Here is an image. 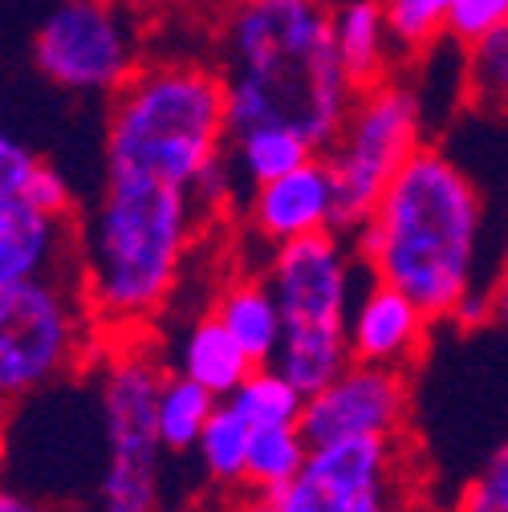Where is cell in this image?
Masks as SVG:
<instances>
[{
  "instance_id": "obj_1",
  "label": "cell",
  "mask_w": 508,
  "mask_h": 512,
  "mask_svg": "<svg viewBox=\"0 0 508 512\" xmlns=\"http://www.w3.org/2000/svg\"><path fill=\"white\" fill-rule=\"evenodd\" d=\"M484 200L468 171L439 147H419L350 232L366 273L415 297L431 322H456L480 293L476 261Z\"/></svg>"
},
{
  "instance_id": "obj_2",
  "label": "cell",
  "mask_w": 508,
  "mask_h": 512,
  "mask_svg": "<svg viewBox=\"0 0 508 512\" xmlns=\"http://www.w3.org/2000/svg\"><path fill=\"white\" fill-rule=\"evenodd\" d=\"M220 41L228 131L289 122L326 151L354 102L334 45V0H240L224 13Z\"/></svg>"
},
{
  "instance_id": "obj_3",
  "label": "cell",
  "mask_w": 508,
  "mask_h": 512,
  "mask_svg": "<svg viewBox=\"0 0 508 512\" xmlns=\"http://www.w3.org/2000/svg\"><path fill=\"white\" fill-rule=\"evenodd\" d=\"M200 220L192 191L106 171L94 212L78 224V285L102 330L139 334L155 322L179 285Z\"/></svg>"
},
{
  "instance_id": "obj_4",
  "label": "cell",
  "mask_w": 508,
  "mask_h": 512,
  "mask_svg": "<svg viewBox=\"0 0 508 512\" xmlns=\"http://www.w3.org/2000/svg\"><path fill=\"white\" fill-rule=\"evenodd\" d=\"M224 70L192 57L139 61L106 106V171L192 191L228 155Z\"/></svg>"
},
{
  "instance_id": "obj_5",
  "label": "cell",
  "mask_w": 508,
  "mask_h": 512,
  "mask_svg": "<svg viewBox=\"0 0 508 512\" xmlns=\"http://www.w3.org/2000/svg\"><path fill=\"white\" fill-rule=\"evenodd\" d=\"M167 362L122 334V342L102 362L98 411L106 460L94 492V512H163V460L167 447L159 435V391Z\"/></svg>"
},
{
  "instance_id": "obj_6",
  "label": "cell",
  "mask_w": 508,
  "mask_h": 512,
  "mask_svg": "<svg viewBox=\"0 0 508 512\" xmlns=\"http://www.w3.org/2000/svg\"><path fill=\"white\" fill-rule=\"evenodd\" d=\"M102 326L78 277L0 289V403L17 407L86 366Z\"/></svg>"
},
{
  "instance_id": "obj_7",
  "label": "cell",
  "mask_w": 508,
  "mask_h": 512,
  "mask_svg": "<svg viewBox=\"0 0 508 512\" xmlns=\"http://www.w3.org/2000/svg\"><path fill=\"white\" fill-rule=\"evenodd\" d=\"M423 147V102L399 74L354 90V102L326 143V163L338 187V232H354L399 167Z\"/></svg>"
},
{
  "instance_id": "obj_8",
  "label": "cell",
  "mask_w": 508,
  "mask_h": 512,
  "mask_svg": "<svg viewBox=\"0 0 508 512\" xmlns=\"http://www.w3.org/2000/svg\"><path fill=\"white\" fill-rule=\"evenodd\" d=\"M33 66L66 94H114L139 70V33L122 0H57L33 29Z\"/></svg>"
},
{
  "instance_id": "obj_9",
  "label": "cell",
  "mask_w": 508,
  "mask_h": 512,
  "mask_svg": "<svg viewBox=\"0 0 508 512\" xmlns=\"http://www.w3.org/2000/svg\"><path fill=\"white\" fill-rule=\"evenodd\" d=\"M399 439H334L309 447L277 512H399Z\"/></svg>"
},
{
  "instance_id": "obj_10",
  "label": "cell",
  "mask_w": 508,
  "mask_h": 512,
  "mask_svg": "<svg viewBox=\"0 0 508 512\" xmlns=\"http://www.w3.org/2000/svg\"><path fill=\"white\" fill-rule=\"evenodd\" d=\"M354 244L338 228L277 244L269 256V285L285 317V334L301 330H346L354 301Z\"/></svg>"
},
{
  "instance_id": "obj_11",
  "label": "cell",
  "mask_w": 508,
  "mask_h": 512,
  "mask_svg": "<svg viewBox=\"0 0 508 512\" xmlns=\"http://www.w3.org/2000/svg\"><path fill=\"white\" fill-rule=\"evenodd\" d=\"M407 407H411L407 370L350 362L334 382H326L322 391L305 399L301 431L309 447L334 439H366V435L399 439L407 427Z\"/></svg>"
},
{
  "instance_id": "obj_12",
  "label": "cell",
  "mask_w": 508,
  "mask_h": 512,
  "mask_svg": "<svg viewBox=\"0 0 508 512\" xmlns=\"http://www.w3.org/2000/svg\"><path fill=\"white\" fill-rule=\"evenodd\" d=\"M244 224L269 248L338 228V187L326 155H313L309 163L252 187Z\"/></svg>"
},
{
  "instance_id": "obj_13",
  "label": "cell",
  "mask_w": 508,
  "mask_h": 512,
  "mask_svg": "<svg viewBox=\"0 0 508 512\" xmlns=\"http://www.w3.org/2000/svg\"><path fill=\"white\" fill-rule=\"evenodd\" d=\"M431 326L435 322L415 297H407L403 289L374 277L350 301V317H346L350 358L354 362H370V366L411 370L427 350Z\"/></svg>"
},
{
  "instance_id": "obj_14",
  "label": "cell",
  "mask_w": 508,
  "mask_h": 512,
  "mask_svg": "<svg viewBox=\"0 0 508 512\" xmlns=\"http://www.w3.org/2000/svg\"><path fill=\"white\" fill-rule=\"evenodd\" d=\"M37 277H78V224L33 200L0 196V289Z\"/></svg>"
},
{
  "instance_id": "obj_15",
  "label": "cell",
  "mask_w": 508,
  "mask_h": 512,
  "mask_svg": "<svg viewBox=\"0 0 508 512\" xmlns=\"http://www.w3.org/2000/svg\"><path fill=\"white\" fill-rule=\"evenodd\" d=\"M212 313L224 322V330L236 338V346L248 354L252 366H265L277 358L281 338H285V317H281V305H277L265 273L261 277L257 273L232 277L216 293Z\"/></svg>"
},
{
  "instance_id": "obj_16",
  "label": "cell",
  "mask_w": 508,
  "mask_h": 512,
  "mask_svg": "<svg viewBox=\"0 0 508 512\" xmlns=\"http://www.w3.org/2000/svg\"><path fill=\"white\" fill-rule=\"evenodd\" d=\"M334 45L354 90L395 74V37L383 0H334Z\"/></svg>"
},
{
  "instance_id": "obj_17",
  "label": "cell",
  "mask_w": 508,
  "mask_h": 512,
  "mask_svg": "<svg viewBox=\"0 0 508 512\" xmlns=\"http://www.w3.org/2000/svg\"><path fill=\"white\" fill-rule=\"evenodd\" d=\"M171 370L196 378L200 387H208L216 399H228L244 382V374L252 370V362L236 346V338L224 330L220 317L204 313V317H196V322L179 334L175 354H171Z\"/></svg>"
},
{
  "instance_id": "obj_18",
  "label": "cell",
  "mask_w": 508,
  "mask_h": 512,
  "mask_svg": "<svg viewBox=\"0 0 508 512\" xmlns=\"http://www.w3.org/2000/svg\"><path fill=\"white\" fill-rule=\"evenodd\" d=\"M313 155H322V151L289 122H257V126H244V131H236L228 139L232 171H240L252 187L309 163Z\"/></svg>"
},
{
  "instance_id": "obj_19",
  "label": "cell",
  "mask_w": 508,
  "mask_h": 512,
  "mask_svg": "<svg viewBox=\"0 0 508 512\" xmlns=\"http://www.w3.org/2000/svg\"><path fill=\"white\" fill-rule=\"evenodd\" d=\"M305 456H309V439H305L301 423L252 427L248 464H244V492H261V496L285 492L297 480V472L305 468Z\"/></svg>"
},
{
  "instance_id": "obj_20",
  "label": "cell",
  "mask_w": 508,
  "mask_h": 512,
  "mask_svg": "<svg viewBox=\"0 0 508 512\" xmlns=\"http://www.w3.org/2000/svg\"><path fill=\"white\" fill-rule=\"evenodd\" d=\"M216 403L220 399L208 387H200L196 378L167 370L163 391H159V435H163L167 456H192L196 452V443H200Z\"/></svg>"
},
{
  "instance_id": "obj_21",
  "label": "cell",
  "mask_w": 508,
  "mask_h": 512,
  "mask_svg": "<svg viewBox=\"0 0 508 512\" xmlns=\"http://www.w3.org/2000/svg\"><path fill=\"white\" fill-rule=\"evenodd\" d=\"M248 439H252V427L248 419L232 407V403H216L200 443H196V456H200V468L208 476L212 488L220 492H244V464H248Z\"/></svg>"
},
{
  "instance_id": "obj_22",
  "label": "cell",
  "mask_w": 508,
  "mask_h": 512,
  "mask_svg": "<svg viewBox=\"0 0 508 512\" xmlns=\"http://www.w3.org/2000/svg\"><path fill=\"white\" fill-rule=\"evenodd\" d=\"M224 403H232V407L248 419V427H285V423H301V411H305V395L293 387V382H289L273 362L252 366V370L244 374V382H240V387H236Z\"/></svg>"
},
{
  "instance_id": "obj_23",
  "label": "cell",
  "mask_w": 508,
  "mask_h": 512,
  "mask_svg": "<svg viewBox=\"0 0 508 512\" xmlns=\"http://www.w3.org/2000/svg\"><path fill=\"white\" fill-rule=\"evenodd\" d=\"M464 49H468V57H464L468 102L488 114L508 110V25L484 33L480 41H472Z\"/></svg>"
},
{
  "instance_id": "obj_24",
  "label": "cell",
  "mask_w": 508,
  "mask_h": 512,
  "mask_svg": "<svg viewBox=\"0 0 508 512\" xmlns=\"http://www.w3.org/2000/svg\"><path fill=\"white\" fill-rule=\"evenodd\" d=\"M456 0H383L391 37L403 53H423L448 37V17Z\"/></svg>"
},
{
  "instance_id": "obj_25",
  "label": "cell",
  "mask_w": 508,
  "mask_h": 512,
  "mask_svg": "<svg viewBox=\"0 0 508 512\" xmlns=\"http://www.w3.org/2000/svg\"><path fill=\"white\" fill-rule=\"evenodd\" d=\"M452 512H508V439L484 460V468L460 488Z\"/></svg>"
},
{
  "instance_id": "obj_26",
  "label": "cell",
  "mask_w": 508,
  "mask_h": 512,
  "mask_svg": "<svg viewBox=\"0 0 508 512\" xmlns=\"http://www.w3.org/2000/svg\"><path fill=\"white\" fill-rule=\"evenodd\" d=\"M500 25H508V0H456L448 17V37L456 45H472Z\"/></svg>"
},
{
  "instance_id": "obj_27",
  "label": "cell",
  "mask_w": 508,
  "mask_h": 512,
  "mask_svg": "<svg viewBox=\"0 0 508 512\" xmlns=\"http://www.w3.org/2000/svg\"><path fill=\"white\" fill-rule=\"evenodd\" d=\"M21 196L33 200L37 208H45L49 216L74 220V187H70V179L61 175L53 163H37V171L29 175V183H25Z\"/></svg>"
},
{
  "instance_id": "obj_28",
  "label": "cell",
  "mask_w": 508,
  "mask_h": 512,
  "mask_svg": "<svg viewBox=\"0 0 508 512\" xmlns=\"http://www.w3.org/2000/svg\"><path fill=\"white\" fill-rule=\"evenodd\" d=\"M37 163L41 159L17 135H9L5 126H0V196H17V191H25Z\"/></svg>"
},
{
  "instance_id": "obj_29",
  "label": "cell",
  "mask_w": 508,
  "mask_h": 512,
  "mask_svg": "<svg viewBox=\"0 0 508 512\" xmlns=\"http://www.w3.org/2000/svg\"><path fill=\"white\" fill-rule=\"evenodd\" d=\"M488 317H492L496 326L508 330V261L500 265V273H496V281L488 289Z\"/></svg>"
},
{
  "instance_id": "obj_30",
  "label": "cell",
  "mask_w": 508,
  "mask_h": 512,
  "mask_svg": "<svg viewBox=\"0 0 508 512\" xmlns=\"http://www.w3.org/2000/svg\"><path fill=\"white\" fill-rule=\"evenodd\" d=\"M0 512H53V508L33 500V496H25V492H17V488H9V484H0Z\"/></svg>"
},
{
  "instance_id": "obj_31",
  "label": "cell",
  "mask_w": 508,
  "mask_h": 512,
  "mask_svg": "<svg viewBox=\"0 0 508 512\" xmlns=\"http://www.w3.org/2000/svg\"><path fill=\"white\" fill-rule=\"evenodd\" d=\"M224 512H277V500L273 496H261V492H240L228 500Z\"/></svg>"
},
{
  "instance_id": "obj_32",
  "label": "cell",
  "mask_w": 508,
  "mask_h": 512,
  "mask_svg": "<svg viewBox=\"0 0 508 512\" xmlns=\"http://www.w3.org/2000/svg\"><path fill=\"white\" fill-rule=\"evenodd\" d=\"M5 403H0V456H5V443H9V419H5Z\"/></svg>"
},
{
  "instance_id": "obj_33",
  "label": "cell",
  "mask_w": 508,
  "mask_h": 512,
  "mask_svg": "<svg viewBox=\"0 0 508 512\" xmlns=\"http://www.w3.org/2000/svg\"><path fill=\"white\" fill-rule=\"evenodd\" d=\"M179 512H200V508H179Z\"/></svg>"
},
{
  "instance_id": "obj_34",
  "label": "cell",
  "mask_w": 508,
  "mask_h": 512,
  "mask_svg": "<svg viewBox=\"0 0 508 512\" xmlns=\"http://www.w3.org/2000/svg\"><path fill=\"white\" fill-rule=\"evenodd\" d=\"M228 5H240V0H228Z\"/></svg>"
}]
</instances>
